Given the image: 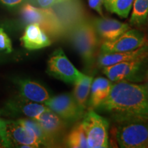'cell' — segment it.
Listing matches in <instances>:
<instances>
[{"mask_svg":"<svg viewBox=\"0 0 148 148\" xmlns=\"http://www.w3.org/2000/svg\"><path fill=\"white\" fill-rule=\"evenodd\" d=\"M96 109L110 114L116 122L148 116L145 85L127 81L114 82L108 97Z\"/></svg>","mask_w":148,"mask_h":148,"instance_id":"1","label":"cell"},{"mask_svg":"<svg viewBox=\"0 0 148 148\" xmlns=\"http://www.w3.org/2000/svg\"><path fill=\"white\" fill-rule=\"evenodd\" d=\"M66 36L82 58L85 67L90 71L97 59L100 42L92 21L84 18L72 27Z\"/></svg>","mask_w":148,"mask_h":148,"instance_id":"2","label":"cell"},{"mask_svg":"<svg viewBox=\"0 0 148 148\" xmlns=\"http://www.w3.org/2000/svg\"><path fill=\"white\" fill-rule=\"evenodd\" d=\"M103 73L112 82L145 81L148 69V51L136 58L102 68Z\"/></svg>","mask_w":148,"mask_h":148,"instance_id":"3","label":"cell"},{"mask_svg":"<svg viewBox=\"0 0 148 148\" xmlns=\"http://www.w3.org/2000/svg\"><path fill=\"white\" fill-rule=\"evenodd\" d=\"M116 140L123 148L148 147V116L118 122Z\"/></svg>","mask_w":148,"mask_h":148,"instance_id":"4","label":"cell"},{"mask_svg":"<svg viewBox=\"0 0 148 148\" xmlns=\"http://www.w3.org/2000/svg\"><path fill=\"white\" fill-rule=\"evenodd\" d=\"M21 14L24 23H37L48 36L54 38L64 36V29L51 8H42L25 3L22 6Z\"/></svg>","mask_w":148,"mask_h":148,"instance_id":"5","label":"cell"},{"mask_svg":"<svg viewBox=\"0 0 148 148\" xmlns=\"http://www.w3.org/2000/svg\"><path fill=\"white\" fill-rule=\"evenodd\" d=\"M0 130L7 147L36 148L42 145L32 131L18 120L0 119Z\"/></svg>","mask_w":148,"mask_h":148,"instance_id":"6","label":"cell"},{"mask_svg":"<svg viewBox=\"0 0 148 148\" xmlns=\"http://www.w3.org/2000/svg\"><path fill=\"white\" fill-rule=\"evenodd\" d=\"M80 123L86 134L88 147H108L109 123L106 118L90 109L84 114Z\"/></svg>","mask_w":148,"mask_h":148,"instance_id":"7","label":"cell"},{"mask_svg":"<svg viewBox=\"0 0 148 148\" xmlns=\"http://www.w3.org/2000/svg\"><path fill=\"white\" fill-rule=\"evenodd\" d=\"M49 75L68 84H74L83 73L66 57L62 48H58L49 56L46 70Z\"/></svg>","mask_w":148,"mask_h":148,"instance_id":"8","label":"cell"},{"mask_svg":"<svg viewBox=\"0 0 148 148\" xmlns=\"http://www.w3.org/2000/svg\"><path fill=\"white\" fill-rule=\"evenodd\" d=\"M66 36L72 27L85 18L84 8L80 0H65L51 7Z\"/></svg>","mask_w":148,"mask_h":148,"instance_id":"9","label":"cell"},{"mask_svg":"<svg viewBox=\"0 0 148 148\" xmlns=\"http://www.w3.org/2000/svg\"><path fill=\"white\" fill-rule=\"evenodd\" d=\"M44 103L65 121H77L84 114V110L70 93H62L50 97Z\"/></svg>","mask_w":148,"mask_h":148,"instance_id":"10","label":"cell"},{"mask_svg":"<svg viewBox=\"0 0 148 148\" xmlns=\"http://www.w3.org/2000/svg\"><path fill=\"white\" fill-rule=\"evenodd\" d=\"M147 41L143 32L138 29L130 28L116 39L103 42L100 50L107 53L132 51L144 45Z\"/></svg>","mask_w":148,"mask_h":148,"instance_id":"11","label":"cell"},{"mask_svg":"<svg viewBox=\"0 0 148 148\" xmlns=\"http://www.w3.org/2000/svg\"><path fill=\"white\" fill-rule=\"evenodd\" d=\"M91 21L98 37L103 42L116 39L130 29L129 24L111 18H95Z\"/></svg>","mask_w":148,"mask_h":148,"instance_id":"12","label":"cell"},{"mask_svg":"<svg viewBox=\"0 0 148 148\" xmlns=\"http://www.w3.org/2000/svg\"><path fill=\"white\" fill-rule=\"evenodd\" d=\"M5 108L12 113L23 114L27 117L34 119H36L42 112L49 109L45 103L42 104L29 101L20 95L8 101Z\"/></svg>","mask_w":148,"mask_h":148,"instance_id":"13","label":"cell"},{"mask_svg":"<svg viewBox=\"0 0 148 148\" xmlns=\"http://www.w3.org/2000/svg\"><path fill=\"white\" fill-rule=\"evenodd\" d=\"M21 41L28 50H36L51 45V40L48 34L37 23L27 24Z\"/></svg>","mask_w":148,"mask_h":148,"instance_id":"14","label":"cell"},{"mask_svg":"<svg viewBox=\"0 0 148 148\" xmlns=\"http://www.w3.org/2000/svg\"><path fill=\"white\" fill-rule=\"evenodd\" d=\"M20 96L27 100L45 103L50 98L48 90L40 83L29 79H17L15 81Z\"/></svg>","mask_w":148,"mask_h":148,"instance_id":"15","label":"cell"},{"mask_svg":"<svg viewBox=\"0 0 148 148\" xmlns=\"http://www.w3.org/2000/svg\"><path fill=\"white\" fill-rule=\"evenodd\" d=\"M36 120L55 141L66 130V121L50 109L42 112Z\"/></svg>","mask_w":148,"mask_h":148,"instance_id":"16","label":"cell"},{"mask_svg":"<svg viewBox=\"0 0 148 148\" xmlns=\"http://www.w3.org/2000/svg\"><path fill=\"white\" fill-rule=\"evenodd\" d=\"M147 51H148V41L144 45L132 51L114 53L101 51L97 56V63L99 67L103 68L105 66H108L136 58Z\"/></svg>","mask_w":148,"mask_h":148,"instance_id":"17","label":"cell"},{"mask_svg":"<svg viewBox=\"0 0 148 148\" xmlns=\"http://www.w3.org/2000/svg\"><path fill=\"white\" fill-rule=\"evenodd\" d=\"M112 82L108 78L103 77H98L92 79L88 102L90 108L96 109L108 97L112 86Z\"/></svg>","mask_w":148,"mask_h":148,"instance_id":"18","label":"cell"},{"mask_svg":"<svg viewBox=\"0 0 148 148\" xmlns=\"http://www.w3.org/2000/svg\"><path fill=\"white\" fill-rule=\"evenodd\" d=\"M92 79V76L83 74L82 76L74 83L73 97L83 110H85L87 106Z\"/></svg>","mask_w":148,"mask_h":148,"instance_id":"19","label":"cell"},{"mask_svg":"<svg viewBox=\"0 0 148 148\" xmlns=\"http://www.w3.org/2000/svg\"><path fill=\"white\" fill-rule=\"evenodd\" d=\"M148 17V0H134L130 24L136 27L145 25Z\"/></svg>","mask_w":148,"mask_h":148,"instance_id":"20","label":"cell"},{"mask_svg":"<svg viewBox=\"0 0 148 148\" xmlns=\"http://www.w3.org/2000/svg\"><path fill=\"white\" fill-rule=\"evenodd\" d=\"M18 121L21 124L28 127L30 130L32 131L36 138L39 140L42 145L45 146V147H52L56 145L55 140H53L45 132V131L42 129V127L40 126V125L36 119L29 118V119H18Z\"/></svg>","mask_w":148,"mask_h":148,"instance_id":"21","label":"cell"},{"mask_svg":"<svg viewBox=\"0 0 148 148\" xmlns=\"http://www.w3.org/2000/svg\"><path fill=\"white\" fill-rule=\"evenodd\" d=\"M66 145L71 148L88 147L86 134L80 123L74 126L65 139Z\"/></svg>","mask_w":148,"mask_h":148,"instance_id":"22","label":"cell"},{"mask_svg":"<svg viewBox=\"0 0 148 148\" xmlns=\"http://www.w3.org/2000/svg\"><path fill=\"white\" fill-rule=\"evenodd\" d=\"M134 0H112L108 11L121 18H127Z\"/></svg>","mask_w":148,"mask_h":148,"instance_id":"23","label":"cell"},{"mask_svg":"<svg viewBox=\"0 0 148 148\" xmlns=\"http://www.w3.org/2000/svg\"><path fill=\"white\" fill-rule=\"evenodd\" d=\"M0 51L10 53L12 51V41L2 27H0Z\"/></svg>","mask_w":148,"mask_h":148,"instance_id":"24","label":"cell"},{"mask_svg":"<svg viewBox=\"0 0 148 148\" xmlns=\"http://www.w3.org/2000/svg\"><path fill=\"white\" fill-rule=\"evenodd\" d=\"M88 3L90 8L97 12L101 16H103L102 0H88Z\"/></svg>","mask_w":148,"mask_h":148,"instance_id":"25","label":"cell"},{"mask_svg":"<svg viewBox=\"0 0 148 148\" xmlns=\"http://www.w3.org/2000/svg\"><path fill=\"white\" fill-rule=\"evenodd\" d=\"M25 1L26 0H0V3L8 8H14Z\"/></svg>","mask_w":148,"mask_h":148,"instance_id":"26","label":"cell"},{"mask_svg":"<svg viewBox=\"0 0 148 148\" xmlns=\"http://www.w3.org/2000/svg\"><path fill=\"white\" fill-rule=\"evenodd\" d=\"M3 147H7V145L4 138H3L2 132H1V130H0V148Z\"/></svg>","mask_w":148,"mask_h":148,"instance_id":"27","label":"cell"},{"mask_svg":"<svg viewBox=\"0 0 148 148\" xmlns=\"http://www.w3.org/2000/svg\"><path fill=\"white\" fill-rule=\"evenodd\" d=\"M103 1V4L104 5L105 8H106V10H108L109 8V6H110V4L112 1V0H102Z\"/></svg>","mask_w":148,"mask_h":148,"instance_id":"28","label":"cell"},{"mask_svg":"<svg viewBox=\"0 0 148 148\" xmlns=\"http://www.w3.org/2000/svg\"><path fill=\"white\" fill-rule=\"evenodd\" d=\"M145 86H146V88H147V92H148V69L147 71V73H146V75H145Z\"/></svg>","mask_w":148,"mask_h":148,"instance_id":"29","label":"cell"},{"mask_svg":"<svg viewBox=\"0 0 148 148\" xmlns=\"http://www.w3.org/2000/svg\"><path fill=\"white\" fill-rule=\"evenodd\" d=\"M5 58H6V57H5V56L4 54L0 53V64L4 62L5 60Z\"/></svg>","mask_w":148,"mask_h":148,"instance_id":"30","label":"cell"},{"mask_svg":"<svg viewBox=\"0 0 148 148\" xmlns=\"http://www.w3.org/2000/svg\"><path fill=\"white\" fill-rule=\"evenodd\" d=\"M65 1V0H58V1H59V3H60V2H62V1Z\"/></svg>","mask_w":148,"mask_h":148,"instance_id":"31","label":"cell"},{"mask_svg":"<svg viewBox=\"0 0 148 148\" xmlns=\"http://www.w3.org/2000/svg\"><path fill=\"white\" fill-rule=\"evenodd\" d=\"M147 25H148V17H147Z\"/></svg>","mask_w":148,"mask_h":148,"instance_id":"32","label":"cell"}]
</instances>
